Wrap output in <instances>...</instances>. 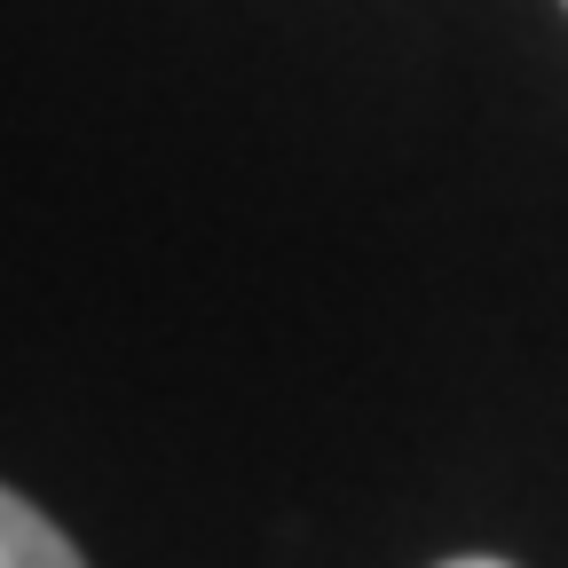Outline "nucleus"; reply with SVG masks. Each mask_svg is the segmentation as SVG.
Instances as JSON below:
<instances>
[{"label": "nucleus", "instance_id": "obj_1", "mask_svg": "<svg viewBox=\"0 0 568 568\" xmlns=\"http://www.w3.org/2000/svg\"><path fill=\"white\" fill-rule=\"evenodd\" d=\"M0 568H88V560L71 552V537L40 506H24L17 489H0Z\"/></svg>", "mask_w": 568, "mask_h": 568}, {"label": "nucleus", "instance_id": "obj_2", "mask_svg": "<svg viewBox=\"0 0 568 568\" xmlns=\"http://www.w3.org/2000/svg\"><path fill=\"white\" fill-rule=\"evenodd\" d=\"M443 568H506V560H443Z\"/></svg>", "mask_w": 568, "mask_h": 568}]
</instances>
